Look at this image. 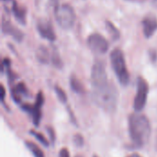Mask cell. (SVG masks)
Returning a JSON list of instances; mask_svg holds the SVG:
<instances>
[{"label": "cell", "mask_w": 157, "mask_h": 157, "mask_svg": "<svg viewBox=\"0 0 157 157\" xmlns=\"http://www.w3.org/2000/svg\"><path fill=\"white\" fill-rule=\"evenodd\" d=\"M36 58L42 64H48L52 63V54L47 47L40 45L36 51Z\"/></svg>", "instance_id": "cell-14"}, {"label": "cell", "mask_w": 157, "mask_h": 157, "mask_svg": "<svg viewBox=\"0 0 157 157\" xmlns=\"http://www.w3.org/2000/svg\"><path fill=\"white\" fill-rule=\"evenodd\" d=\"M2 32L6 35L11 36L17 42H21L24 37V34L21 30L15 27L9 20L5 18L2 19Z\"/></svg>", "instance_id": "cell-10"}, {"label": "cell", "mask_w": 157, "mask_h": 157, "mask_svg": "<svg viewBox=\"0 0 157 157\" xmlns=\"http://www.w3.org/2000/svg\"><path fill=\"white\" fill-rule=\"evenodd\" d=\"M110 83L108 79L105 64L101 61H97L91 70V86L92 91H98L105 88Z\"/></svg>", "instance_id": "cell-5"}, {"label": "cell", "mask_w": 157, "mask_h": 157, "mask_svg": "<svg viewBox=\"0 0 157 157\" xmlns=\"http://www.w3.org/2000/svg\"><path fill=\"white\" fill-rule=\"evenodd\" d=\"M59 157H70V153L67 148H62L60 153H59Z\"/></svg>", "instance_id": "cell-22"}, {"label": "cell", "mask_w": 157, "mask_h": 157, "mask_svg": "<svg viewBox=\"0 0 157 157\" xmlns=\"http://www.w3.org/2000/svg\"><path fill=\"white\" fill-rule=\"evenodd\" d=\"M12 13L17 19V21L22 25H26L27 21V8L23 6L17 4V2L12 0V6H11Z\"/></svg>", "instance_id": "cell-12"}, {"label": "cell", "mask_w": 157, "mask_h": 157, "mask_svg": "<svg viewBox=\"0 0 157 157\" xmlns=\"http://www.w3.org/2000/svg\"><path fill=\"white\" fill-rule=\"evenodd\" d=\"M3 1H9V0H3Z\"/></svg>", "instance_id": "cell-28"}, {"label": "cell", "mask_w": 157, "mask_h": 157, "mask_svg": "<svg viewBox=\"0 0 157 157\" xmlns=\"http://www.w3.org/2000/svg\"><path fill=\"white\" fill-rule=\"evenodd\" d=\"M37 31L41 38L49 40L54 41L56 40V34L53 29L52 23L48 19H40L37 23Z\"/></svg>", "instance_id": "cell-9"}, {"label": "cell", "mask_w": 157, "mask_h": 157, "mask_svg": "<svg viewBox=\"0 0 157 157\" xmlns=\"http://www.w3.org/2000/svg\"><path fill=\"white\" fill-rule=\"evenodd\" d=\"M54 8V16L59 26L63 29H70L75 22V13L74 8L67 4L59 5L58 0H52Z\"/></svg>", "instance_id": "cell-4"}, {"label": "cell", "mask_w": 157, "mask_h": 157, "mask_svg": "<svg viewBox=\"0 0 157 157\" xmlns=\"http://www.w3.org/2000/svg\"><path fill=\"white\" fill-rule=\"evenodd\" d=\"M87 45L92 52L98 54H104L109 51L108 40L99 33H92L87 38Z\"/></svg>", "instance_id": "cell-8"}, {"label": "cell", "mask_w": 157, "mask_h": 157, "mask_svg": "<svg viewBox=\"0 0 157 157\" xmlns=\"http://www.w3.org/2000/svg\"><path fill=\"white\" fill-rule=\"evenodd\" d=\"M105 25H106V29H107L108 32L109 33V35L111 36L112 40H119L121 37V33H120V30L116 28V26L111 21H109V20H107L105 22Z\"/></svg>", "instance_id": "cell-16"}, {"label": "cell", "mask_w": 157, "mask_h": 157, "mask_svg": "<svg viewBox=\"0 0 157 157\" xmlns=\"http://www.w3.org/2000/svg\"><path fill=\"white\" fill-rule=\"evenodd\" d=\"M93 157H98V155H94V156H93Z\"/></svg>", "instance_id": "cell-27"}, {"label": "cell", "mask_w": 157, "mask_h": 157, "mask_svg": "<svg viewBox=\"0 0 157 157\" xmlns=\"http://www.w3.org/2000/svg\"><path fill=\"white\" fill-rule=\"evenodd\" d=\"M5 94H6L5 87L3 85H1V102L2 103H4V100H5Z\"/></svg>", "instance_id": "cell-24"}, {"label": "cell", "mask_w": 157, "mask_h": 157, "mask_svg": "<svg viewBox=\"0 0 157 157\" xmlns=\"http://www.w3.org/2000/svg\"><path fill=\"white\" fill-rule=\"evenodd\" d=\"M54 91H55V94L59 99V101H61L62 103L65 104L67 102V95L66 93L63 91V89L58 86H54Z\"/></svg>", "instance_id": "cell-19"}, {"label": "cell", "mask_w": 157, "mask_h": 157, "mask_svg": "<svg viewBox=\"0 0 157 157\" xmlns=\"http://www.w3.org/2000/svg\"><path fill=\"white\" fill-rule=\"evenodd\" d=\"M74 144L77 147H81L84 145V138L81 134H75L74 137Z\"/></svg>", "instance_id": "cell-21"}, {"label": "cell", "mask_w": 157, "mask_h": 157, "mask_svg": "<svg viewBox=\"0 0 157 157\" xmlns=\"http://www.w3.org/2000/svg\"><path fill=\"white\" fill-rule=\"evenodd\" d=\"M70 86L71 89L76 93V94H84L85 93V87L81 81L75 76V75H71L70 77Z\"/></svg>", "instance_id": "cell-15"}, {"label": "cell", "mask_w": 157, "mask_h": 157, "mask_svg": "<svg viewBox=\"0 0 157 157\" xmlns=\"http://www.w3.org/2000/svg\"><path fill=\"white\" fill-rule=\"evenodd\" d=\"M111 67L122 86H128L130 82V74L126 65L124 54L121 49H114L110 53Z\"/></svg>", "instance_id": "cell-3"}, {"label": "cell", "mask_w": 157, "mask_h": 157, "mask_svg": "<svg viewBox=\"0 0 157 157\" xmlns=\"http://www.w3.org/2000/svg\"><path fill=\"white\" fill-rule=\"evenodd\" d=\"M11 94L14 101H16L17 103H20L23 98L29 97V90L24 83H18L15 85L14 87H12Z\"/></svg>", "instance_id": "cell-13"}, {"label": "cell", "mask_w": 157, "mask_h": 157, "mask_svg": "<svg viewBox=\"0 0 157 157\" xmlns=\"http://www.w3.org/2000/svg\"><path fill=\"white\" fill-rule=\"evenodd\" d=\"M25 144H26L27 148L29 149V151L32 154L33 157H45L43 152L41 151V149L37 144H35L34 143H32V142H26Z\"/></svg>", "instance_id": "cell-17"}, {"label": "cell", "mask_w": 157, "mask_h": 157, "mask_svg": "<svg viewBox=\"0 0 157 157\" xmlns=\"http://www.w3.org/2000/svg\"><path fill=\"white\" fill-rule=\"evenodd\" d=\"M52 63L53 64V66H55L58 69H61L63 67V61L60 57V54L58 52V51L54 48L52 52Z\"/></svg>", "instance_id": "cell-18"}, {"label": "cell", "mask_w": 157, "mask_h": 157, "mask_svg": "<svg viewBox=\"0 0 157 157\" xmlns=\"http://www.w3.org/2000/svg\"><path fill=\"white\" fill-rule=\"evenodd\" d=\"M36 101L34 103V105H29L27 103H22L21 104V108L30 113L31 117H32V121L35 126H39L40 122V119H41V108L44 104V96L42 94V92H39L36 98Z\"/></svg>", "instance_id": "cell-7"}, {"label": "cell", "mask_w": 157, "mask_h": 157, "mask_svg": "<svg viewBox=\"0 0 157 157\" xmlns=\"http://www.w3.org/2000/svg\"><path fill=\"white\" fill-rule=\"evenodd\" d=\"M128 157H142L140 155H138V154H132V155H129Z\"/></svg>", "instance_id": "cell-25"}, {"label": "cell", "mask_w": 157, "mask_h": 157, "mask_svg": "<svg viewBox=\"0 0 157 157\" xmlns=\"http://www.w3.org/2000/svg\"><path fill=\"white\" fill-rule=\"evenodd\" d=\"M129 134L132 144L137 147L145 145L152 134V126L148 118L139 112L130 115L128 120Z\"/></svg>", "instance_id": "cell-1"}, {"label": "cell", "mask_w": 157, "mask_h": 157, "mask_svg": "<svg viewBox=\"0 0 157 157\" xmlns=\"http://www.w3.org/2000/svg\"><path fill=\"white\" fill-rule=\"evenodd\" d=\"M142 26L144 37L150 39L157 31V18L152 15L146 16L142 21Z\"/></svg>", "instance_id": "cell-11"}, {"label": "cell", "mask_w": 157, "mask_h": 157, "mask_svg": "<svg viewBox=\"0 0 157 157\" xmlns=\"http://www.w3.org/2000/svg\"><path fill=\"white\" fill-rule=\"evenodd\" d=\"M47 131H48V133L50 134V138L52 140V143L53 144L54 141H55V133H54V131H53V129L52 127H48Z\"/></svg>", "instance_id": "cell-23"}, {"label": "cell", "mask_w": 157, "mask_h": 157, "mask_svg": "<svg viewBox=\"0 0 157 157\" xmlns=\"http://www.w3.org/2000/svg\"><path fill=\"white\" fill-rule=\"evenodd\" d=\"M149 93V86L147 81L143 77H138L137 79V90L133 101V109L136 112L142 111L147 102Z\"/></svg>", "instance_id": "cell-6"}, {"label": "cell", "mask_w": 157, "mask_h": 157, "mask_svg": "<svg viewBox=\"0 0 157 157\" xmlns=\"http://www.w3.org/2000/svg\"><path fill=\"white\" fill-rule=\"evenodd\" d=\"M119 94L116 86L110 83L108 86L98 91H92L93 101L104 111L114 113L117 109Z\"/></svg>", "instance_id": "cell-2"}, {"label": "cell", "mask_w": 157, "mask_h": 157, "mask_svg": "<svg viewBox=\"0 0 157 157\" xmlns=\"http://www.w3.org/2000/svg\"><path fill=\"white\" fill-rule=\"evenodd\" d=\"M30 133H31V135H32L39 143H40L42 145H44L45 147H48V146H49V142H48V140L45 138V136H44L43 134H41V133H40V132H35V131H30Z\"/></svg>", "instance_id": "cell-20"}, {"label": "cell", "mask_w": 157, "mask_h": 157, "mask_svg": "<svg viewBox=\"0 0 157 157\" xmlns=\"http://www.w3.org/2000/svg\"><path fill=\"white\" fill-rule=\"evenodd\" d=\"M127 1H131V2H141V1H144V0H127Z\"/></svg>", "instance_id": "cell-26"}]
</instances>
